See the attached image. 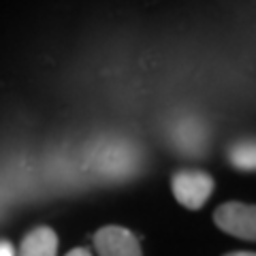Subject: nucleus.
Wrapping results in <instances>:
<instances>
[{"instance_id": "f257e3e1", "label": "nucleus", "mask_w": 256, "mask_h": 256, "mask_svg": "<svg viewBox=\"0 0 256 256\" xmlns=\"http://www.w3.org/2000/svg\"><path fill=\"white\" fill-rule=\"evenodd\" d=\"M216 226L222 228L224 233L246 239V242H254L256 239V210L254 205H246L239 201L222 203L218 210L214 212Z\"/></svg>"}, {"instance_id": "f03ea898", "label": "nucleus", "mask_w": 256, "mask_h": 256, "mask_svg": "<svg viewBox=\"0 0 256 256\" xmlns=\"http://www.w3.org/2000/svg\"><path fill=\"white\" fill-rule=\"evenodd\" d=\"M214 180L205 171H178L171 180L173 194L188 210H201L214 192Z\"/></svg>"}, {"instance_id": "7ed1b4c3", "label": "nucleus", "mask_w": 256, "mask_h": 256, "mask_svg": "<svg viewBox=\"0 0 256 256\" xmlns=\"http://www.w3.org/2000/svg\"><path fill=\"white\" fill-rule=\"evenodd\" d=\"M94 248L100 256H143L139 239L122 226H102L96 230Z\"/></svg>"}, {"instance_id": "20e7f679", "label": "nucleus", "mask_w": 256, "mask_h": 256, "mask_svg": "<svg viewBox=\"0 0 256 256\" xmlns=\"http://www.w3.org/2000/svg\"><path fill=\"white\" fill-rule=\"evenodd\" d=\"M58 250V237L50 226H38L32 228L24 237L20 256H56Z\"/></svg>"}, {"instance_id": "39448f33", "label": "nucleus", "mask_w": 256, "mask_h": 256, "mask_svg": "<svg viewBox=\"0 0 256 256\" xmlns=\"http://www.w3.org/2000/svg\"><path fill=\"white\" fill-rule=\"evenodd\" d=\"M228 158L237 169L242 171H254L256 166V150L254 141H239L228 150Z\"/></svg>"}, {"instance_id": "423d86ee", "label": "nucleus", "mask_w": 256, "mask_h": 256, "mask_svg": "<svg viewBox=\"0 0 256 256\" xmlns=\"http://www.w3.org/2000/svg\"><path fill=\"white\" fill-rule=\"evenodd\" d=\"M0 256H15V250L9 242H4V239H0Z\"/></svg>"}, {"instance_id": "0eeeda50", "label": "nucleus", "mask_w": 256, "mask_h": 256, "mask_svg": "<svg viewBox=\"0 0 256 256\" xmlns=\"http://www.w3.org/2000/svg\"><path fill=\"white\" fill-rule=\"evenodd\" d=\"M66 256H92L90 250H86V248H75V250H70Z\"/></svg>"}, {"instance_id": "6e6552de", "label": "nucleus", "mask_w": 256, "mask_h": 256, "mask_svg": "<svg viewBox=\"0 0 256 256\" xmlns=\"http://www.w3.org/2000/svg\"><path fill=\"white\" fill-rule=\"evenodd\" d=\"M224 256H256L254 252H230V254H224Z\"/></svg>"}]
</instances>
